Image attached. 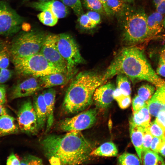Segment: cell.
<instances>
[{
    "instance_id": "2",
    "label": "cell",
    "mask_w": 165,
    "mask_h": 165,
    "mask_svg": "<svg viewBox=\"0 0 165 165\" xmlns=\"http://www.w3.org/2000/svg\"><path fill=\"white\" fill-rule=\"evenodd\" d=\"M124 75L133 83L146 81L157 87L165 85L146 59L143 50L130 46L122 49L114 58L103 74L106 81L116 75Z\"/></svg>"
},
{
    "instance_id": "40",
    "label": "cell",
    "mask_w": 165,
    "mask_h": 165,
    "mask_svg": "<svg viewBox=\"0 0 165 165\" xmlns=\"http://www.w3.org/2000/svg\"><path fill=\"white\" fill-rule=\"evenodd\" d=\"M12 75V71L7 68L0 69V84L7 81Z\"/></svg>"
},
{
    "instance_id": "34",
    "label": "cell",
    "mask_w": 165,
    "mask_h": 165,
    "mask_svg": "<svg viewBox=\"0 0 165 165\" xmlns=\"http://www.w3.org/2000/svg\"><path fill=\"white\" fill-rule=\"evenodd\" d=\"M77 21L80 26L86 29H92L97 26L86 13H83L79 16Z\"/></svg>"
},
{
    "instance_id": "51",
    "label": "cell",
    "mask_w": 165,
    "mask_h": 165,
    "mask_svg": "<svg viewBox=\"0 0 165 165\" xmlns=\"http://www.w3.org/2000/svg\"><path fill=\"white\" fill-rule=\"evenodd\" d=\"M162 0H153V4L155 7L158 5Z\"/></svg>"
},
{
    "instance_id": "8",
    "label": "cell",
    "mask_w": 165,
    "mask_h": 165,
    "mask_svg": "<svg viewBox=\"0 0 165 165\" xmlns=\"http://www.w3.org/2000/svg\"><path fill=\"white\" fill-rule=\"evenodd\" d=\"M97 110L90 109L71 118L63 119L58 123V128L64 132L80 131L90 128L95 123Z\"/></svg>"
},
{
    "instance_id": "37",
    "label": "cell",
    "mask_w": 165,
    "mask_h": 165,
    "mask_svg": "<svg viewBox=\"0 0 165 165\" xmlns=\"http://www.w3.org/2000/svg\"><path fill=\"white\" fill-rule=\"evenodd\" d=\"M147 104L146 102L140 98L138 95H136L132 101V107L133 112L140 110Z\"/></svg>"
},
{
    "instance_id": "21",
    "label": "cell",
    "mask_w": 165,
    "mask_h": 165,
    "mask_svg": "<svg viewBox=\"0 0 165 165\" xmlns=\"http://www.w3.org/2000/svg\"><path fill=\"white\" fill-rule=\"evenodd\" d=\"M16 119L7 114L0 116V137L17 133L19 127Z\"/></svg>"
},
{
    "instance_id": "7",
    "label": "cell",
    "mask_w": 165,
    "mask_h": 165,
    "mask_svg": "<svg viewBox=\"0 0 165 165\" xmlns=\"http://www.w3.org/2000/svg\"><path fill=\"white\" fill-rule=\"evenodd\" d=\"M57 46L66 63L67 72L69 73L76 72V67L84 61L74 38L67 33L59 34L58 35Z\"/></svg>"
},
{
    "instance_id": "45",
    "label": "cell",
    "mask_w": 165,
    "mask_h": 165,
    "mask_svg": "<svg viewBox=\"0 0 165 165\" xmlns=\"http://www.w3.org/2000/svg\"><path fill=\"white\" fill-rule=\"evenodd\" d=\"M156 11L163 15L165 13V0H162L156 7Z\"/></svg>"
},
{
    "instance_id": "24",
    "label": "cell",
    "mask_w": 165,
    "mask_h": 165,
    "mask_svg": "<svg viewBox=\"0 0 165 165\" xmlns=\"http://www.w3.org/2000/svg\"><path fill=\"white\" fill-rule=\"evenodd\" d=\"M130 4L122 0H107V6L112 13L119 21L123 17Z\"/></svg>"
},
{
    "instance_id": "13",
    "label": "cell",
    "mask_w": 165,
    "mask_h": 165,
    "mask_svg": "<svg viewBox=\"0 0 165 165\" xmlns=\"http://www.w3.org/2000/svg\"><path fill=\"white\" fill-rule=\"evenodd\" d=\"M29 6L42 11L49 10L59 18L65 17L69 13L68 7L62 2L57 0L39 1L30 3Z\"/></svg>"
},
{
    "instance_id": "46",
    "label": "cell",
    "mask_w": 165,
    "mask_h": 165,
    "mask_svg": "<svg viewBox=\"0 0 165 165\" xmlns=\"http://www.w3.org/2000/svg\"><path fill=\"white\" fill-rule=\"evenodd\" d=\"M160 50L159 54V64H165V45Z\"/></svg>"
},
{
    "instance_id": "52",
    "label": "cell",
    "mask_w": 165,
    "mask_h": 165,
    "mask_svg": "<svg viewBox=\"0 0 165 165\" xmlns=\"http://www.w3.org/2000/svg\"><path fill=\"white\" fill-rule=\"evenodd\" d=\"M124 2H125L130 4H133V3L136 0H122Z\"/></svg>"
},
{
    "instance_id": "26",
    "label": "cell",
    "mask_w": 165,
    "mask_h": 165,
    "mask_svg": "<svg viewBox=\"0 0 165 165\" xmlns=\"http://www.w3.org/2000/svg\"><path fill=\"white\" fill-rule=\"evenodd\" d=\"M39 21L45 25L53 26L57 23L58 18L52 12L49 10L42 11L37 15Z\"/></svg>"
},
{
    "instance_id": "22",
    "label": "cell",
    "mask_w": 165,
    "mask_h": 165,
    "mask_svg": "<svg viewBox=\"0 0 165 165\" xmlns=\"http://www.w3.org/2000/svg\"><path fill=\"white\" fill-rule=\"evenodd\" d=\"M147 104L140 110L133 112L129 123L145 128L149 125L150 116Z\"/></svg>"
},
{
    "instance_id": "30",
    "label": "cell",
    "mask_w": 165,
    "mask_h": 165,
    "mask_svg": "<svg viewBox=\"0 0 165 165\" xmlns=\"http://www.w3.org/2000/svg\"><path fill=\"white\" fill-rule=\"evenodd\" d=\"M135 155L125 152L118 158L117 162L120 165H140L141 161Z\"/></svg>"
},
{
    "instance_id": "5",
    "label": "cell",
    "mask_w": 165,
    "mask_h": 165,
    "mask_svg": "<svg viewBox=\"0 0 165 165\" xmlns=\"http://www.w3.org/2000/svg\"><path fill=\"white\" fill-rule=\"evenodd\" d=\"M47 34L38 30L20 32L13 38L10 45L9 52L10 60L40 53Z\"/></svg>"
},
{
    "instance_id": "14",
    "label": "cell",
    "mask_w": 165,
    "mask_h": 165,
    "mask_svg": "<svg viewBox=\"0 0 165 165\" xmlns=\"http://www.w3.org/2000/svg\"><path fill=\"white\" fill-rule=\"evenodd\" d=\"M115 89L112 83H108L101 85L96 89L93 99L97 108H106L111 104L114 99L113 94Z\"/></svg>"
},
{
    "instance_id": "48",
    "label": "cell",
    "mask_w": 165,
    "mask_h": 165,
    "mask_svg": "<svg viewBox=\"0 0 165 165\" xmlns=\"http://www.w3.org/2000/svg\"><path fill=\"white\" fill-rule=\"evenodd\" d=\"M102 5L106 14L109 16H113L112 13L108 8L107 5V0H98Z\"/></svg>"
},
{
    "instance_id": "53",
    "label": "cell",
    "mask_w": 165,
    "mask_h": 165,
    "mask_svg": "<svg viewBox=\"0 0 165 165\" xmlns=\"http://www.w3.org/2000/svg\"><path fill=\"white\" fill-rule=\"evenodd\" d=\"M163 24L164 28H165V16L163 18Z\"/></svg>"
},
{
    "instance_id": "33",
    "label": "cell",
    "mask_w": 165,
    "mask_h": 165,
    "mask_svg": "<svg viewBox=\"0 0 165 165\" xmlns=\"http://www.w3.org/2000/svg\"><path fill=\"white\" fill-rule=\"evenodd\" d=\"M148 129L152 136L165 139V132L156 120L149 124Z\"/></svg>"
},
{
    "instance_id": "49",
    "label": "cell",
    "mask_w": 165,
    "mask_h": 165,
    "mask_svg": "<svg viewBox=\"0 0 165 165\" xmlns=\"http://www.w3.org/2000/svg\"><path fill=\"white\" fill-rule=\"evenodd\" d=\"M6 109L2 105H0V116L7 114Z\"/></svg>"
},
{
    "instance_id": "10",
    "label": "cell",
    "mask_w": 165,
    "mask_h": 165,
    "mask_svg": "<svg viewBox=\"0 0 165 165\" xmlns=\"http://www.w3.org/2000/svg\"><path fill=\"white\" fill-rule=\"evenodd\" d=\"M17 121L20 129L28 135H36L39 130L36 115L30 99L24 101L18 111Z\"/></svg>"
},
{
    "instance_id": "15",
    "label": "cell",
    "mask_w": 165,
    "mask_h": 165,
    "mask_svg": "<svg viewBox=\"0 0 165 165\" xmlns=\"http://www.w3.org/2000/svg\"><path fill=\"white\" fill-rule=\"evenodd\" d=\"M75 72H58L39 77L42 89L65 84L73 78Z\"/></svg>"
},
{
    "instance_id": "27",
    "label": "cell",
    "mask_w": 165,
    "mask_h": 165,
    "mask_svg": "<svg viewBox=\"0 0 165 165\" xmlns=\"http://www.w3.org/2000/svg\"><path fill=\"white\" fill-rule=\"evenodd\" d=\"M113 97L121 109H126L130 104L131 98L130 95H125L118 88L115 89L114 90Z\"/></svg>"
},
{
    "instance_id": "3",
    "label": "cell",
    "mask_w": 165,
    "mask_h": 165,
    "mask_svg": "<svg viewBox=\"0 0 165 165\" xmlns=\"http://www.w3.org/2000/svg\"><path fill=\"white\" fill-rule=\"evenodd\" d=\"M106 81L103 75L94 72H80L74 78L66 92L63 111L72 114L84 110L91 104L96 89Z\"/></svg>"
},
{
    "instance_id": "47",
    "label": "cell",
    "mask_w": 165,
    "mask_h": 165,
    "mask_svg": "<svg viewBox=\"0 0 165 165\" xmlns=\"http://www.w3.org/2000/svg\"><path fill=\"white\" fill-rule=\"evenodd\" d=\"M156 73L157 75L165 78V64H159Z\"/></svg>"
},
{
    "instance_id": "36",
    "label": "cell",
    "mask_w": 165,
    "mask_h": 165,
    "mask_svg": "<svg viewBox=\"0 0 165 165\" xmlns=\"http://www.w3.org/2000/svg\"><path fill=\"white\" fill-rule=\"evenodd\" d=\"M152 135L148 127L145 129L144 132L142 151L149 149L152 141Z\"/></svg>"
},
{
    "instance_id": "9",
    "label": "cell",
    "mask_w": 165,
    "mask_h": 165,
    "mask_svg": "<svg viewBox=\"0 0 165 165\" xmlns=\"http://www.w3.org/2000/svg\"><path fill=\"white\" fill-rule=\"evenodd\" d=\"M20 16L6 2L0 1V35H12L20 29L23 22Z\"/></svg>"
},
{
    "instance_id": "28",
    "label": "cell",
    "mask_w": 165,
    "mask_h": 165,
    "mask_svg": "<svg viewBox=\"0 0 165 165\" xmlns=\"http://www.w3.org/2000/svg\"><path fill=\"white\" fill-rule=\"evenodd\" d=\"M117 87L124 94L130 95L131 88L130 83L127 76L119 74L117 75L116 78Z\"/></svg>"
},
{
    "instance_id": "55",
    "label": "cell",
    "mask_w": 165,
    "mask_h": 165,
    "mask_svg": "<svg viewBox=\"0 0 165 165\" xmlns=\"http://www.w3.org/2000/svg\"><path fill=\"white\" fill-rule=\"evenodd\" d=\"M0 1H2V0H0Z\"/></svg>"
},
{
    "instance_id": "39",
    "label": "cell",
    "mask_w": 165,
    "mask_h": 165,
    "mask_svg": "<svg viewBox=\"0 0 165 165\" xmlns=\"http://www.w3.org/2000/svg\"><path fill=\"white\" fill-rule=\"evenodd\" d=\"M9 57L6 53L0 51V69L7 68L9 64Z\"/></svg>"
},
{
    "instance_id": "19",
    "label": "cell",
    "mask_w": 165,
    "mask_h": 165,
    "mask_svg": "<svg viewBox=\"0 0 165 165\" xmlns=\"http://www.w3.org/2000/svg\"><path fill=\"white\" fill-rule=\"evenodd\" d=\"M163 15L157 11L147 16V24L150 38L157 36L164 31Z\"/></svg>"
},
{
    "instance_id": "11",
    "label": "cell",
    "mask_w": 165,
    "mask_h": 165,
    "mask_svg": "<svg viewBox=\"0 0 165 165\" xmlns=\"http://www.w3.org/2000/svg\"><path fill=\"white\" fill-rule=\"evenodd\" d=\"M58 36V35L47 34L40 53L51 63L67 71L66 63L57 47Z\"/></svg>"
},
{
    "instance_id": "41",
    "label": "cell",
    "mask_w": 165,
    "mask_h": 165,
    "mask_svg": "<svg viewBox=\"0 0 165 165\" xmlns=\"http://www.w3.org/2000/svg\"><path fill=\"white\" fill-rule=\"evenodd\" d=\"M86 13L97 25L101 23V17L99 13L90 10Z\"/></svg>"
},
{
    "instance_id": "18",
    "label": "cell",
    "mask_w": 165,
    "mask_h": 165,
    "mask_svg": "<svg viewBox=\"0 0 165 165\" xmlns=\"http://www.w3.org/2000/svg\"><path fill=\"white\" fill-rule=\"evenodd\" d=\"M32 103L40 130L44 129L47 121L46 107L42 93L34 96Z\"/></svg>"
},
{
    "instance_id": "35",
    "label": "cell",
    "mask_w": 165,
    "mask_h": 165,
    "mask_svg": "<svg viewBox=\"0 0 165 165\" xmlns=\"http://www.w3.org/2000/svg\"><path fill=\"white\" fill-rule=\"evenodd\" d=\"M43 161L40 158L32 155L24 156L20 161V165H42Z\"/></svg>"
},
{
    "instance_id": "32",
    "label": "cell",
    "mask_w": 165,
    "mask_h": 165,
    "mask_svg": "<svg viewBox=\"0 0 165 165\" xmlns=\"http://www.w3.org/2000/svg\"><path fill=\"white\" fill-rule=\"evenodd\" d=\"M66 6L70 7L75 14L79 16L83 13L82 4L81 0H61Z\"/></svg>"
},
{
    "instance_id": "50",
    "label": "cell",
    "mask_w": 165,
    "mask_h": 165,
    "mask_svg": "<svg viewBox=\"0 0 165 165\" xmlns=\"http://www.w3.org/2000/svg\"><path fill=\"white\" fill-rule=\"evenodd\" d=\"M159 152L163 156H165V141L163 144Z\"/></svg>"
},
{
    "instance_id": "16",
    "label": "cell",
    "mask_w": 165,
    "mask_h": 165,
    "mask_svg": "<svg viewBox=\"0 0 165 165\" xmlns=\"http://www.w3.org/2000/svg\"><path fill=\"white\" fill-rule=\"evenodd\" d=\"M45 89L42 93L46 109L47 121L46 131L47 133L51 129L54 121V112L56 92V90L52 88Z\"/></svg>"
},
{
    "instance_id": "31",
    "label": "cell",
    "mask_w": 165,
    "mask_h": 165,
    "mask_svg": "<svg viewBox=\"0 0 165 165\" xmlns=\"http://www.w3.org/2000/svg\"><path fill=\"white\" fill-rule=\"evenodd\" d=\"M155 91V88L152 85L145 84L142 85L139 88L138 95L147 103Z\"/></svg>"
},
{
    "instance_id": "43",
    "label": "cell",
    "mask_w": 165,
    "mask_h": 165,
    "mask_svg": "<svg viewBox=\"0 0 165 165\" xmlns=\"http://www.w3.org/2000/svg\"><path fill=\"white\" fill-rule=\"evenodd\" d=\"M20 161L14 153L10 154L6 161L7 165H20Z\"/></svg>"
},
{
    "instance_id": "54",
    "label": "cell",
    "mask_w": 165,
    "mask_h": 165,
    "mask_svg": "<svg viewBox=\"0 0 165 165\" xmlns=\"http://www.w3.org/2000/svg\"><path fill=\"white\" fill-rule=\"evenodd\" d=\"M24 1H27L31 0H24ZM39 1H47V0H38Z\"/></svg>"
},
{
    "instance_id": "38",
    "label": "cell",
    "mask_w": 165,
    "mask_h": 165,
    "mask_svg": "<svg viewBox=\"0 0 165 165\" xmlns=\"http://www.w3.org/2000/svg\"><path fill=\"white\" fill-rule=\"evenodd\" d=\"M165 141V139L154 137L151 145V149L157 153L159 152Z\"/></svg>"
},
{
    "instance_id": "6",
    "label": "cell",
    "mask_w": 165,
    "mask_h": 165,
    "mask_svg": "<svg viewBox=\"0 0 165 165\" xmlns=\"http://www.w3.org/2000/svg\"><path fill=\"white\" fill-rule=\"evenodd\" d=\"M17 73L22 75L40 77L67 71L47 60L40 53L11 60Z\"/></svg>"
},
{
    "instance_id": "25",
    "label": "cell",
    "mask_w": 165,
    "mask_h": 165,
    "mask_svg": "<svg viewBox=\"0 0 165 165\" xmlns=\"http://www.w3.org/2000/svg\"><path fill=\"white\" fill-rule=\"evenodd\" d=\"M141 163L144 165H164L162 158L157 152L149 150L143 151Z\"/></svg>"
},
{
    "instance_id": "29",
    "label": "cell",
    "mask_w": 165,
    "mask_h": 165,
    "mask_svg": "<svg viewBox=\"0 0 165 165\" xmlns=\"http://www.w3.org/2000/svg\"><path fill=\"white\" fill-rule=\"evenodd\" d=\"M82 5L86 9L97 12L102 15L106 14L102 4L98 0H81Z\"/></svg>"
},
{
    "instance_id": "44",
    "label": "cell",
    "mask_w": 165,
    "mask_h": 165,
    "mask_svg": "<svg viewBox=\"0 0 165 165\" xmlns=\"http://www.w3.org/2000/svg\"><path fill=\"white\" fill-rule=\"evenodd\" d=\"M6 86L0 84V105H2L6 102Z\"/></svg>"
},
{
    "instance_id": "12",
    "label": "cell",
    "mask_w": 165,
    "mask_h": 165,
    "mask_svg": "<svg viewBox=\"0 0 165 165\" xmlns=\"http://www.w3.org/2000/svg\"><path fill=\"white\" fill-rule=\"evenodd\" d=\"M42 89L39 77L31 76L15 85L11 93V99L32 95Z\"/></svg>"
},
{
    "instance_id": "23",
    "label": "cell",
    "mask_w": 165,
    "mask_h": 165,
    "mask_svg": "<svg viewBox=\"0 0 165 165\" xmlns=\"http://www.w3.org/2000/svg\"><path fill=\"white\" fill-rule=\"evenodd\" d=\"M118 150L116 145L111 141L105 142L90 153V156L104 157H114L116 156Z\"/></svg>"
},
{
    "instance_id": "20",
    "label": "cell",
    "mask_w": 165,
    "mask_h": 165,
    "mask_svg": "<svg viewBox=\"0 0 165 165\" xmlns=\"http://www.w3.org/2000/svg\"><path fill=\"white\" fill-rule=\"evenodd\" d=\"M129 124L131 140L141 161L144 132L146 128L130 123Z\"/></svg>"
},
{
    "instance_id": "17",
    "label": "cell",
    "mask_w": 165,
    "mask_h": 165,
    "mask_svg": "<svg viewBox=\"0 0 165 165\" xmlns=\"http://www.w3.org/2000/svg\"><path fill=\"white\" fill-rule=\"evenodd\" d=\"M147 106L150 114L156 117L161 111H165V85L157 87Z\"/></svg>"
},
{
    "instance_id": "1",
    "label": "cell",
    "mask_w": 165,
    "mask_h": 165,
    "mask_svg": "<svg viewBox=\"0 0 165 165\" xmlns=\"http://www.w3.org/2000/svg\"><path fill=\"white\" fill-rule=\"evenodd\" d=\"M40 144L51 164H82L88 160L93 150L91 144L80 131L49 134L41 140Z\"/></svg>"
},
{
    "instance_id": "42",
    "label": "cell",
    "mask_w": 165,
    "mask_h": 165,
    "mask_svg": "<svg viewBox=\"0 0 165 165\" xmlns=\"http://www.w3.org/2000/svg\"><path fill=\"white\" fill-rule=\"evenodd\" d=\"M156 120L165 132V111L160 112Z\"/></svg>"
},
{
    "instance_id": "4",
    "label": "cell",
    "mask_w": 165,
    "mask_h": 165,
    "mask_svg": "<svg viewBox=\"0 0 165 165\" xmlns=\"http://www.w3.org/2000/svg\"><path fill=\"white\" fill-rule=\"evenodd\" d=\"M148 16L141 6L130 5L123 17L119 21L124 44L134 46L150 39L147 24Z\"/></svg>"
}]
</instances>
